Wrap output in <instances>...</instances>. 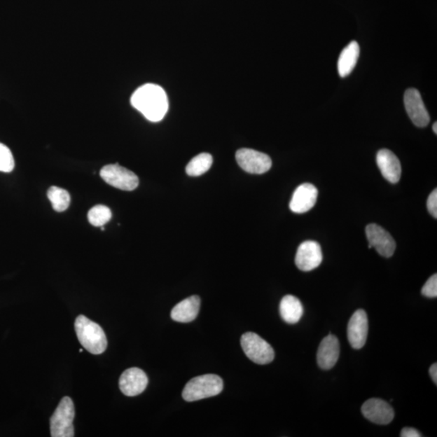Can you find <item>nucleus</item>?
<instances>
[{
	"mask_svg": "<svg viewBox=\"0 0 437 437\" xmlns=\"http://www.w3.org/2000/svg\"><path fill=\"white\" fill-rule=\"evenodd\" d=\"M320 244L314 241H306L300 244L296 254L295 263L303 272H310L319 268L322 262Z\"/></svg>",
	"mask_w": 437,
	"mask_h": 437,
	"instance_id": "obj_9",
	"label": "nucleus"
},
{
	"mask_svg": "<svg viewBox=\"0 0 437 437\" xmlns=\"http://www.w3.org/2000/svg\"><path fill=\"white\" fill-rule=\"evenodd\" d=\"M433 130L435 134H437V123L436 122L433 124Z\"/></svg>",
	"mask_w": 437,
	"mask_h": 437,
	"instance_id": "obj_28",
	"label": "nucleus"
},
{
	"mask_svg": "<svg viewBox=\"0 0 437 437\" xmlns=\"http://www.w3.org/2000/svg\"><path fill=\"white\" fill-rule=\"evenodd\" d=\"M360 55V46L357 41H353L341 52L338 60V71L341 77L349 76L355 69Z\"/></svg>",
	"mask_w": 437,
	"mask_h": 437,
	"instance_id": "obj_19",
	"label": "nucleus"
},
{
	"mask_svg": "<svg viewBox=\"0 0 437 437\" xmlns=\"http://www.w3.org/2000/svg\"><path fill=\"white\" fill-rule=\"evenodd\" d=\"M378 168L384 179L390 183H397L402 174V166L400 161L391 151L388 149L380 150L377 155Z\"/></svg>",
	"mask_w": 437,
	"mask_h": 437,
	"instance_id": "obj_16",
	"label": "nucleus"
},
{
	"mask_svg": "<svg viewBox=\"0 0 437 437\" xmlns=\"http://www.w3.org/2000/svg\"><path fill=\"white\" fill-rule=\"evenodd\" d=\"M75 330L78 340L88 352L100 355L106 351L107 339L102 328L84 315L77 317Z\"/></svg>",
	"mask_w": 437,
	"mask_h": 437,
	"instance_id": "obj_2",
	"label": "nucleus"
},
{
	"mask_svg": "<svg viewBox=\"0 0 437 437\" xmlns=\"http://www.w3.org/2000/svg\"><path fill=\"white\" fill-rule=\"evenodd\" d=\"M429 373L431 379H433L435 384H437V364L433 363V366L430 367Z\"/></svg>",
	"mask_w": 437,
	"mask_h": 437,
	"instance_id": "obj_27",
	"label": "nucleus"
},
{
	"mask_svg": "<svg viewBox=\"0 0 437 437\" xmlns=\"http://www.w3.org/2000/svg\"><path fill=\"white\" fill-rule=\"evenodd\" d=\"M400 436L402 437H420L422 436V434L415 429L404 428L402 431H401Z\"/></svg>",
	"mask_w": 437,
	"mask_h": 437,
	"instance_id": "obj_26",
	"label": "nucleus"
},
{
	"mask_svg": "<svg viewBox=\"0 0 437 437\" xmlns=\"http://www.w3.org/2000/svg\"><path fill=\"white\" fill-rule=\"evenodd\" d=\"M279 313L284 321L289 324H296L304 314V308L300 300L291 295L285 296L281 300Z\"/></svg>",
	"mask_w": 437,
	"mask_h": 437,
	"instance_id": "obj_18",
	"label": "nucleus"
},
{
	"mask_svg": "<svg viewBox=\"0 0 437 437\" xmlns=\"http://www.w3.org/2000/svg\"><path fill=\"white\" fill-rule=\"evenodd\" d=\"M368 333V320L366 311L358 310L353 314L347 326V338L354 349L366 345Z\"/></svg>",
	"mask_w": 437,
	"mask_h": 437,
	"instance_id": "obj_12",
	"label": "nucleus"
},
{
	"mask_svg": "<svg viewBox=\"0 0 437 437\" xmlns=\"http://www.w3.org/2000/svg\"><path fill=\"white\" fill-rule=\"evenodd\" d=\"M200 309V298L197 296H192L176 305L171 312V317L175 321L188 324L194 321Z\"/></svg>",
	"mask_w": 437,
	"mask_h": 437,
	"instance_id": "obj_17",
	"label": "nucleus"
},
{
	"mask_svg": "<svg viewBox=\"0 0 437 437\" xmlns=\"http://www.w3.org/2000/svg\"><path fill=\"white\" fill-rule=\"evenodd\" d=\"M213 163V158L209 153H200L192 159L186 165V174L190 176H199L209 170Z\"/></svg>",
	"mask_w": 437,
	"mask_h": 437,
	"instance_id": "obj_20",
	"label": "nucleus"
},
{
	"mask_svg": "<svg viewBox=\"0 0 437 437\" xmlns=\"http://www.w3.org/2000/svg\"><path fill=\"white\" fill-rule=\"evenodd\" d=\"M405 111L412 123L418 127H425L430 122V117L420 93L415 88H409L405 92Z\"/></svg>",
	"mask_w": 437,
	"mask_h": 437,
	"instance_id": "obj_8",
	"label": "nucleus"
},
{
	"mask_svg": "<svg viewBox=\"0 0 437 437\" xmlns=\"http://www.w3.org/2000/svg\"><path fill=\"white\" fill-rule=\"evenodd\" d=\"M100 174L107 184L119 190L132 191L139 186L137 175L118 164L104 166Z\"/></svg>",
	"mask_w": 437,
	"mask_h": 437,
	"instance_id": "obj_6",
	"label": "nucleus"
},
{
	"mask_svg": "<svg viewBox=\"0 0 437 437\" xmlns=\"http://www.w3.org/2000/svg\"><path fill=\"white\" fill-rule=\"evenodd\" d=\"M422 294L426 298H436L437 296V275H433L424 285Z\"/></svg>",
	"mask_w": 437,
	"mask_h": 437,
	"instance_id": "obj_24",
	"label": "nucleus"
},
{
	"mask_svg": "<svg viewBox=\"0 0 437 437\" xmlns=\"http://www.w3.org/2000/svg\"><path fill=\"white\" fill-rule=\"evenodd\" d=\"M426 207H428L430 214L434 218H437V190L435 189L430 194L428 202H426Z\"/></svg>",
	"mask_w": 437,
	"mask_h": 437,
	"instance_id": "obj_25",
	"label": "nucleus"
},
{
	"mask_svg": "<svg viewBox=\"0 0 437 437\" xmlns=\"http://www.w3.org/2000/svg\"><path fill=\"white\" fill-rule=\"evenodd\" d=\"M237 162L249 174H263L272 168V161L268 155L258 151L242 148L236 153Z\"/></svg>",
	"mask_w": 437,
	"mask_h": 437,
	"instance_id": "obj_7",
	"label": "nucleus"
},
{
	"mask_svg": "<svg viewBox=\"0 0 437 437\" xmlns=\"http://www.w3.org/2000/svg\"><path fill=\"white\" fill-rule=\"evenodd\" d=\"M75 419V407L69 397L62 398L50 418L52 437H73L75 436L73 421Z\"/></svg>",
	"mask_w": 437,
	"mask_h": 437,
	"instance_id": "obj_4",
	"label": "nucleus"
},
{
	"mask_svg": "<svg viewBox=\"0 0 437 437\" xmlns=\"http://www.w3.org/2000/svg\"><path fill=\"white\" fill-rule=\"evenodd\" d=\"M242 349L249 360L258 364L272 362L275 352L272 346L261 337L253 332H247L242 336Z\"/></svg>",
	"mask_w": 437,
	"mask_h": 437,
	"instance_id": "obj_5",
	"label": "nucleus"
},
{
	"mask_svg": "<svg viewBox=\"0 0 437 437\" xmlns=\"http://www.w3.org/2000/svg\"><path fill=\"white\" fill-rule=\"evenodd\" d=\"M148 378L142 369L131 368L127 369L119 379V388L129 397L137 396L147 388Z\"/></svg>",
	"mask_w": 437,
	"mask_h": 437,
	"instance_id": "obj_13",
	"label": "nucleus"
},
{
	"mask_svg": "<svg viewBox=\"0 0 437 437\" xmlns=\"http://www.w3.org/2000/svg\"><path fill=\"white\" fill-rule=\"evenodd\" d=\"M340 352V342L335 335H329L320 343L317 354V361L319 367L329 370L339 360Z\"/></svg>",
	"mask_w": 437,
	"mask_h": 437,
	"instance_id": "obj_15",
	"label": "nucleus"
},
{
	"mask_svg": "<svg viewBox=\"0 0 437 437\" xmlns=\"http://www.w3.org/2000/svg\"><path fill=\"white\" fill-rule=\"evenodd\" d=\"M131 103L148 120L153 123L162 120L169 109L167 95L162 88L154 84L139 87L133 93Z\"/></svg>",
	"mask_w": 437,
	"mask_h": 437,
	"instance_id": "obj_1",
	"label": "nucleus"
},
{
	"mask_svg": "<svg viewBox=\"0 0 437 437\" xmlns=\"http://www.w3.org/2000/svg\"><path fill=\"white\" fill-rule=\"evenodd\" d=\"M48 196L55 211L62 212L69 207L71 197L69 191L58 186H51L48 192Z\"/></svg>",
	"mask_w": 437,
	"mask_h": 437,
	"instance_id": "obj_21",
	"label": "nucleus"
},
{
	"mask_svg": "<svg viewBox=\"0 0 437 437\" xmlns=\"http://www.w3.org/2000/svg\"><path fill=\"white\" fill-rule=\"evenodd\" d=\"M15 167V161L11 150L6 145L0 143V172L10 173Z\"/></svg>",
	"mask_w": 437,
	"mask_h": 437,
	"instance_id": "obj_23",
	"label": "nucleus"
},
{
	"mask_svg": "<svg viewBox=\"0 0 437 437\" xmlns=\"http://www.w3.org/2000/svg\"><path fill=\"white\" fill-rule=\"evenodd\" d=\"M319 191L314 185L304 183L294 191L290 202V209L298 214L309 211L316 204Z\"/></svg>",
	"mask_w": 437,
	"mask_h": 437,
	"instance_id": "obj_14",
	"label": "nucleus"
},
{
	"mask_svg": "<svg viewBox=\"0 0 437 437\" xmlns=\"http://www.w3.org/2000/svg\"><path fill=\"white\" fill-rule=\"evenodd\" d=\"M112 217L111 209L106 206L97 205L91 208L88 211V221L92 226L95 227H102L105 226Z\"/></svg>",
	"mask_w": 437,
	"mask_h": 437,
	"instance_id": "obj_22",
	"label": "nucleus"
},
{
	"mask_svg": "<svg viewBox=\"0 0 437 437\" xmlns=\"http://www.w3.org/2000/svg\"><path fill=\"white\" fill-rule=\"evenodd\" d=\"M223 388V380L215 374H206L191 379L186 384L182 391V398L186 402L216 396L222 392Z\"/></svg>",
	"mask_w": 437,
	"mask_h": 437,
	"instance_id": "obj_3",
	"label": "nucleus"
},
{
	"mask_svg": "<svg viewBox=\"0 0 437 437\" xmlns=\"http://www.w3.org/2000/svg\"><path fill=\"white\" fill-rule=\"evenodd\" d=\"M361 412L372 423L387 425L392 422L394 418V410L386 401L371 398L366 401L361 408Z\"/></svg>",
	"mask_w": 437,
	"mask_h": 437,
	"instance_id": "obj_11",
	"label": "nucleus"
},
{
	"mask_svg": "<svg viewBox=\"0 0 437 437\" xmlns=\"http://www.w3.org/2000/svg\"><path fill=\"white\" fill-rule=\"evenodd\" d=\"M366 236L369 244L384 258L391 257L396 249V243L383 228L371 223L366 227Z\"/></svg>",
	"mask_w": 437,
	"mask_h": 437,
	"instance_id": "obj_10",
	"label": "nucleus"
}]
</instances>
